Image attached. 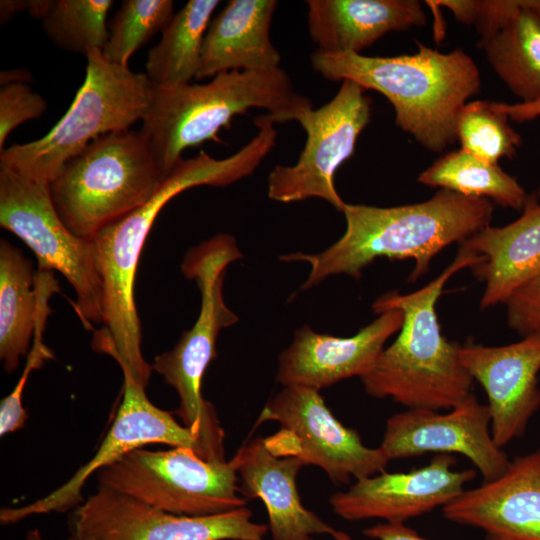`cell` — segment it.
Returning <instances> with one entry per match:
<instances>
[{"mask_svg": "<svg viewBox=\"0 0 540 540\" xmlns=\"http://www.w3.org/2000/svg\"><path fill=\"white\" fill-rule=\"evenodd\" d=\"M27 540H42V537L40 532L37 529H34L27 534Z\"/></svg>", "mask_w": 540, "mask_h": 540, "instance_id": "39", "label": "cell"}, {"mask_svg": "<svg viewBox=\"0 0 540 540\" xmlns=\"http://www.w3.org/2000/svg\"><path fill=\"white\" fill-rule=\"evenodd\" d=\"M229 462H210L192 449H135L97 472L99 486L178 515L204 516L244 507Z\"/></svg>", "mask_w": 540, "mask_h": 540, "instance_id": "9", "label": "cell"}, {"mask_svg": "<svg viewBox=\"0 0 540 540\" xmlns=\"http://www.w3.org/2000/svg\"><path fill=\"white\" fill-rule=\"evenodd\" d=\"M498 107L501 111L507 114L509 119L522 122L534 119L540 116V100L530 103L506 104L498 102ZM540 197V188L538 190Z\"/></svg>", "mask_w": 540, "mask_h": 540, "instance_id": "35", "label": "cell"}, {"mask_svg": "<svg viewBox=\"0 0 540 540\" xmlns=\"http://www.w3.org/2000/svg\"><path fill=\"white\" fill-rule=\"evenodd\" d=\"M167 178L141 130L108 133L69 159L49 183L70 232L90 240L148 202Z\"/></svg>", "mask_w": 540, "mask_h": 540, "instance_id": "7", "label": "cell"}, {"mask_svg": "<svg viewBox=\"0 0 540 540\" xmlns=\"http://www.w3.org/2000/svg\"><path fill=\"white\" fill-rule=\"evenodd\" d=\"M218 0H190L176 12L147 55L145 74L155 87H174L196 78L201 50Z\"/></svg>", "mask_w": 540, "mask_h": 540, "instance_id": "26", "label": "cell"}, {"mask_svg": "<svg viewBox=\"0 0 540 540\" xmlns=\"http://www.w3.org/2000/svg\"><path fill=\"white\" fill-rule=\"evenodd\" d=\"M250 509L189 516L173 514L98 486L75 507L69 540H263L268 527Z\"/></svg>", "mask_w": 540, "mask_h": 540, "instance_id": "13", "label": "cell"}, {"mask_svg": "<svg viewBox=\"0 0 540 540\" xmlns=\"http://www.w3.org/2000/svg\"><path fill=\"white\" fill-rule=\"evenodd\" d=\"M493 212V202L488 199L446 189L426 201L393 207L346 203V230L338 241L320 253H288L279 259L310 264L302 290L317 286L331 275L359 279L362 270L379 257L414 260L409 276L414 282L445 247L461 244L489 226Z\"/></svg>", "mask_w": 540, "mask_h": 540, "instance_id": "1", "label": "cell"}, {"mask_svg": "<svg viewBox=\"0 0 540 540\" xmlns=\"http://www.w3.org/2000/svg\"><path fill=\"white\" fill-rule=\"evenodd\" d=\"M51 1L52 0H29L27 11L32 17L42 20L50 7Z\"/></svg>", "mask_w": 540, "mask_h": 540, "instance_id": "38", "label": "cell"}, {"mask_svg": "<svg viewBox=\"0 0 540 540\" xmlns=\"http://www.w3.org/2000/svg\"><path fill=\"white\" fill-rule=\"evenodd\" d=\"M311 64L325 79L349 80L384 95L396 125L433 152L457 140L459 113L481 87L479 69L466 52L443 53L422 43L413 54L392 57L316 50Z\"/></svg>", "mask_w": 540, "mask_h": 540, "instance_id": "3", "label": "cell"}, {"mask_svg": "<svg viewBox=\"0 0 540 540\" xmlns=\"http://www.w3.org/2000/svg\"><path fill=\"white\" fill-rule=\"evenodd\" d=\"M85 57V80L67 112L42 138L0 152V167L49 184L91 142L142 122L153 92L146 74L108 61L101 50Z\"/></svg>", "mask_w": 540, "mask_h": 540, "instance_id": "8", "label": "cell"}, {"mask_svg": "<svg viewBox=\"0 0 540 540\" xmlns=\"http://www.w3.org/2000/svg\"><path fill=\"white\" fill-rule=\"evenodd\" d=\"M442 512L482 529L487 540H540V447L510 461L498 478L464 490Z\"/></svg>", "mask_w": 540, "mask_h": 540, "instance_id": "19", "label": "cell"}, {"mask_svg": "<svg viewBox=\"0 0 540 540\" xmlns=\"http://www.w3.org/2000/svg\"><path fill=\"white\" fill-rule=\"evenodd\" d=\"M482 260L460 248L455 260L423 288L389 292L373 302L376 314L398 308L404 320L397 338L361 378L367 394L408 409L436 411L450 410L472 395L474 380L460 360V345L443 336L435 306L452 275Z\"/></svg>", "mask_w": 540, "mask_h": 540, "instance_id": "4", "label": "cell"}, {"mask_svg": "<svg viewBox=\"0 0 540 540\" xmlns=\"http://www.w3.org/2000/svg\"><path fill=\"white\" fill-rule=\"evenodd\" d=\"M241 258L236 239L229 234H218L186 253L181 271L200 290V312L174 348L157 355L151 364L177 392L175 413L198 439L202 458L210 462L226 461L225 434L214 406L202 396L201 385L208 365L216 358L220 330L238 322L224 301L223 282L228 265Z\"/></svg>", "mask_w": 540, "mask_h": 540, "instance_id": "6", "label": "cell"}, {"mask_svg": "<svg viewBox=\"0 0 540 540\" xmlns=\"http://www.w3.org/2000/svg\"><path fill=\"white\" fill-rule=\"evenodd\" d=\"M389 460L426 453L460 454L468 458L484 482L501 476L510 461L496 445L491 433L487 404L475 395L446 413L429 409H407L390 416L379 446Z\"/></svg>", "mask_w": 540, "mask_h": 540, "instance_id": "15", "label": "cell"}, {"mask_svg": "<svg viewBox=\"0 0 540 540\" xmlns=\"http://www.w3.org/2000/svg\"><path fill=\"white\" fill-rule=\"evenodd\" d=\"M417 181L461 195L488 199L515 210L522 209L528 197L517 179L498 164L484 161L461 148L438 158L420 173Z\"/></svg>", "mask_w": 540, "mask_h": 540, "instance_id": "27", "label": "cell"}, {"mask_svg": "<svg viewBox=\"0 0 540 540\" xmlns=\"http://www.w3.org/2000/svg\"><path fill=\"white\" fill-rule=\"evenodd\" d=\"M310 540H314L313 538H311Z\"/></svg>", "mask_w": 540, "mask_h": 540, "instance_id": "40", "label": "cell"}, {"mask_svg": "<svg viewBox=\"0 0 540 540\" xmlns=\"http://www.w3.org/2000/svg\"><path fill=\"white\" fill-rule=\"evenodd\" d=\"M308 31L317 51L360 53L385 34L426 24L416 0H309Z\"/></svg>", "mask_w": 540, "mask_h": 540, "instance_id": "22", "label": "cell"}, {"mask_svg": "<svg viewBox=\"0 0 540 540\" xmlns=\"http://www.w3.org/2000/svg\"><path fill=\"white\" fill-rule=\"evenodd\" d=\"M508 326L522 337L540 333V273L506 301Z\"/></svg>", "mask_w": 540, "mask_h": 540, "instance_id": "33", "label": "cell"}, {"mask_svg": "<svg viewBox=\"0 0 540 540\" xmlns=\"http://www.w3.org/2000/svg\"><path fill=\"white\" fill-rule=\"evenodd\" d=\"M266 421L280 426L264 438L273 455L318 466L336 484L384 472L390 461L380 447H367L356 430L340 422L316 389L284 387L267 402L256 424Z\"/></svg>", "mask_w": 540, "mask_h": 540, "instance_id": "11", "label": "cell"}, {"mask_svg": "<svg viewBox=\"0 0 540 540\" xmlns=\"http://www.w3.org/2000/svg\"><path fill=\"white\" fill-rule=\"evenodd\" d=\"M478 44L521 103L540 100V0H527L506 25Z\"/></svg>", "mask_w": 540, "mask_h": 540, "instance_id": "24", "label": "cell"}, {"mask_svg": "<svg viewBox=\"0 0 540 540\" xmlns=\"http://www.w3.org/2000/svg\"><path fill=\"white\" fill-rule=\"evenodd\" d=\"M120 368L123 373L122 402L110 430L92 459L80 467L66 483L48 495L19 508L2 509V524L16 523L32 515L65 512L77 507L83 502L82 488L92 474L148 444L160 443L189 448L202 458L196 436L184 425H180L170 412L152 404L146 396L145 387L134 379L127 368Z\"/></svg>", "mask_w": 540, "mask_h": 540, "instance_id": "14", "label": "cell"}, {"mask_svg": "<svg viewBox=\"0 0 540 540\" xmlns=\"http://www.w3.org/2000/svg\"><path fill=\"white\" fill-rule=\"evenodd\" d=\"M460 248L482 256L474 275L485 283L480 308L506 303L540 273V204L528 196L521 216L503 227L490 225L469 237Z\"/></svg>", "mask_w": 540, "mask_h": 540, "instance_id": "21", "label": "cell"}, {"mask_svg": "<svg viewBox=\"0 0 540 540\" xmlns=\"http://www.w3.org/2000/svg\"><path fill=\"white\" fill-rule=\"evenodd\" d=\"M498 102L476 100L461 109L456 126L461 149L492 164L511 158L521 144V136L510 126Z\"/></svg>", "mask_w": 540, "mask_h": 540, "instance_id": "29", "label": "cell"}, {"mask_svg": "<svg viewBox=\"0 0 540 540\" xmlns=\"http://www.w3.org/2000/svg\"><path fill=\"white\" fill-rule=\"evenodd\" d=\"M111 0H52L42 29L59 48L76 54L103 50L108 39Z\"/></svg>", "mask_w": 540, "mask_h": 540, "instance_id": "28", "label": "cell"}, {"mask_svg": "<svg viewBox=\"0 0 540 540\" xmlns=\"http://www.w3.org/2000/svg\"><path fill=\"white\" fill-rule=\"evenodd\" d=\"M33 263L6 239L0 241V359L16 370L33 340L37 296Z\"/></svg>", "mask_w": 540, "mask_h": 540, "instance_id": "25", "label": "cell"}, {"mask_svg": "<svg viewBox=\"0 0 540 540\" xmlns=\"http://www.w3.org/2000/svg\"><path fill=\"white\" fill-rule=\"evenodd\" d=\"M35 289L37 296V308L32 346L16 386L12 392L1 401V436L15 432L24 426L28 416L27 412L23 408L22 396L29 376L32 371L41 368L45 361L54 359L53 351L43 341L46 322L51 313L49 300L54 294L61 292L59 282L55 278L54 272L37 270L35 277Z\"/></svg>", "mask_w": 540, "mask_h": 540, "instance_id": "31", "label": "cell"}, {"mask_svg": "<svg viewBox=\"0 0 540 540\" xmlns=\"http://www.w3.org/2000/svg\"><path fill=\"white\" fill-rule=\"evenodd\" d=\"M250 173L251 162L243 151L223 159L200 151L182 159L148 202L90 239L104 294L102 327L93 335L92 348L114 358L145 388L152 367L142 354L134 284L151 227L161 209L183 191L201 185L227 186Z\"/></svg>", "mask_w": 540, "mask_h": 540, "instance_id": "2", "label": "cell"}, {"mask_svg": "<svg viewBox=\"0 0 540 540\" xmlns=\"http://www.w3.org/2000/svg\"><path fill=\"white\" fill-rule=\"evenodd\" d=\"M456 458L436 454L424 467L407 472H381L356 480L346 491L333 494V511L348 521L381 518L404 522L444 507L476 477L474 469L455 470Z\"/></svg>", "mask_w": 540, "mask_h": 540, "instance_id": "16", "label": "cell"}, {"mask_svg": "<svg viewBox=\"0 0 540 540\" xmlns=\"http://www.w3.org/2000/svg\"><path fill=\"white\" fill-rule=\"evenodd\" d=\"M363 534L375 540H428L406 526L404 522L379 523L363 530ZM331 536L335 540H354L343 531L334 530Z\"/></svg>", "mask_w": 540, "mask_h": 540, "instance_id": "34", "label": "cell"}, {"mask_svg": "<svg viewBox=\"0 0 540 540\" xmlns=\"http://www.w3.org/2000/svg\"><path fill=\"white\" fill-rule=\"evenodd\" d=\"M29 0H1L0 22L6 24L19 12L27 11Z\"/></svg>", "mask_w": 540, "mask_h": 540, "instance_id": "36", "label": "cell"}, {"mask_svg": "<svg viewBox=\"0 0 540 540\" xmlns=\"http://www.w3.org/2000/svg\"><path fill=\"white\" fill-rule=\"evenodd\" d=\"M241 486L240 493L260 498L268 513L272 540H310L332 534L334 528L301 502L296 477L304 463L294 457H277L257 437L241 446L230 460Z\"/></svg>", "mask_w": 540, "mask_h": 540, "instance_id": "20", "label": "cell"}, {"mask_svg": "<svg viewBox=\"0 0 540 540\" xmlns=\"http://www.w3.org/2000/svg\"><path fill=\"white\" fill-rule=\"evenodd\" d=\"M252 108L266 109L275 123H283L296 121L313 104L295 91L281 68L230 71L206 84L153 86L140 130L168 176L183 159L185 149L218 140L217 134L229 128L233 117Z\"/></svg>", "mask_w": 540, "mask_h": 540, "instance_id": "5", "label": "cell"}, {"mask_svg": "<svg viewBox=\"0 0 540 540\" xmlns=\"http://www.w3.org/2000/svg\"><path fill=\"white\" fill-rule=\"evenodd\" d=\"M357 83L344 80L325 105L309 108L297 120L307 138L298 161L277 165L268 175V197L289 203L309 198L327 201L343 212L346 203L334 179L337 169L350 158L371 115V100Z\"/></svg>", "mask_w": 540, "mask_h": 540, "instance_id": "12", "label": "cell"}, {"mask_svg": "<svg viewBox=\"0 0 540 540\" xmlns=\"http://www.w3.org/2000/svg\"><path fill=\"white\" fill-rule=\"evenodd\" d=\"M47 109L45 99L30 84L16 83L0 89V152L9 134L26 121L40 118Z\"/></svg>", "mask_w": 540, "mask_h": 540, "instance_id": "32", "label": "cell"}, {"mask_svg": "<svg viewBox=\"0 0 540 540\" xmlns=\"http://www.w3.org/2000/svg\"><path fill=\"white\" fill-rule=\"evenodd\" d=\"M0 226L35 254L37 270L58 271L72 286L75 312L87 329L103 321V285L90 240L77 237L61 221L49 184L0 167Z\"/></svg>", "mask_w": 540, "mask_h": 540, "instance_id": "10", "label": "cell"}, {"mask_svg": "<svg viewBox=\"0 0 540 540\" xmlns=\"http://www.w3.org/2000/svg\"><path fill=\"white\" fill-rule=\"evenodd\" d=\"M402 310L392 308L351 337L315 332L304 325L279 355L276 381L286 386L320 390L337 382L365 376L375 365L385 343L403 324Z\"/></svg>", "mask_w": 540, "mask_h": 540, "instance_id": "18", "label": "cell"}, {"mask_svg": "<svg viewBox=\"0 0 540 540\" xmlns=\"http://www.w3.org/2000/svg\"><path fill=\"white\" fill-rule=\"evenodd\" d=\"M33 81L31 72L25 68L3 70L0 73V85L6 86L16 83L30 84Z\"/></svg>", "mask_w": 540, "mask_h": 540, "instance_id": "37", "label": "cell"}, {"mask_svg": "<svg viewBox=\"0 0 540 540\" xmlns=\"http://www.w3.org/2000/svg\"><path fill=\"white\" fill-rule=\"evenodd\" d=\"M459 357L487 395L492 437L503 449L540 409V333L504 346L460 345Z\"/></svg>", "mask_w": 540, "mask_h": 540, "instance_id": "17", "label": "cell"}, {"mask_svg": "<svg viewBox=\"0 0 540 540\" xmlns=\"http://www.w3.org/2000/svg\"><path fill=\"white\" fill-rule=\"evenodd\" d=\"M171 0H124L108 24L104 57L128 67L130 57L156 33L162 32L173 18Z\"/></svg>", "mask_w": 540, "mask_h": 540, "instance_id": "30", "label": "cell"}, {"mask_svg": "<svg viewBox=\"0 0 540 540\" xmlns=\"http://www.w3.org/2000/svg\"><path fill=\"white\" fill-rule=\"evenodd\" d=\"M275 0H231L206 31L197 80L230 71L280 68L270 37Z\"/></svg>", "mask_w": 540, "mask_h": 540, "instance_id": "23", "label": "cell"}]
</instances>
